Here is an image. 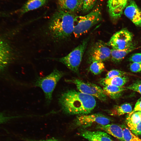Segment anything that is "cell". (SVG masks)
I'll use <instances>...</instances> for the list:
<instances>
[{
	"label": "cell",
	"instance_id": "obj_34",
	"mask_svg": "<svg viewBox=\"0 0 141 141\" xmlns=\"http://www.w3.org/2000/svg\"><path fill=\"white\" fill-rule=\"evenodd\" d=\"M139 111L140 114V118L141 119V111Z\"/></svg>",
	"mask_w": 141,
	"mask_h": 141
},
{
	"label": "cell",
	"instance_id": "obj_4",
	"mask_svg": "<svg viewBox=\"0 0 141 141\" xmlns=\"http://www.w3.org/2000/svg\"><path fill=\"white\" fill-rule=\"evenodd\" d=\"M89 39V37L84 39L78 46L66 56L60 58L51 59L62 63L75 73L78 72Z\"/></svg>",
	"mask_w": 141,
	"mask_h": 141
},
{
	"label": "cell",
	"instance_id": "obj_7",
	"mask_svg": "<svg viewBox=\"0 0 141 141\" xmlns=\"http://www.w3.org/2000/svg\"><path fill=\"white\" fill-rule=\"evenodd\" d=\"M112 120L109 117L100 113L79 115L74 121L77 126L85 129L95 124L100 125L109 124Z\"/></svg>",
	"mask_w": 141,
	"mask_h": 141
},
{
	"label": "cell",
	"instance_id": "obj_3",
	"mask_svg": "<svg viewBox=\"0 0 141 141\" xmlns=\"http://www.w3.org/2000/svg\"><path fill=\"white\" fill-rule=\"evenodd\" d=\"M102 19L101 10L98 7L94 8L88 14L84 16H76L73 32L74 36L78 38L86 33Z\"/></svg>",
	"mask_w": 141,
	"mask_h": 141
},
{
	"label": "cell",
	"instance_id": "obj_35",
	"mask_svg": "<svg viewBox=\"0 0 141 141\" xmlns=\"http://www.w3.org/2000/svg\"><path fill=\"white\" fill-rule=\"evenodd\" d=\"M141 48V46H140L139 47H138V48Z\"/></svg>",
	"mask_w": 141,
	"mask_h": 141
},
{
	"label": "cell",
	"instance_id": "obj_30",
	"mask_svg": "<svg viewBox=\"0 0 141 141\" xmlns=\"http://www.w3.org/2000/svg\"><path fill=\"white\" fill-rule=\"evenodd\" d=\"M129 60L133 62H141V53L133 54L129 58Z\"/></svg>",
	"mask_w": 141,
	"mask_h": 141
},
{
	"label": "cell",
	"instance_id": "obj_24",
	"mask_svg": "<svg viewBox=\"0 0 141 141\" xmlns=\"http://www.w3.org/2000/svg\"><path fill=\"white\" fill-rule=\"evenodd\" d=\"M128 74L127 72L121 70L112 69L107 72L105 75V78L110 79L117 77L125 76Z\"/></svg>",
	"mask_w": 141,
	"mask_h": 141
},
{
	"label": "cell",
	"instance_id": "obj_26",
	"mask_svg": "<svg viewBox=\"0 0 141 141\" xmlns=\"http://www.w3.org/2000/svg\"><path fill=\"white\" fill-rule=\"evenodd\" d=\"M126 88L141 94V81H137L127 86Z\"/></svg>",
	"mask_w": 141,
	"mask_h": 141
},
{
	"label": "cell",
	"instance_id": "obj_1",
	"mask_svg": "<svg viewBox=\"0 0 141 141\" xmlns=\"http://www.w3.org/2000/svg\"><path fill=\"white\" fill-rule=\"evenodd\" d=\"M58 102L63 112L69 115L89 114L96 105L93 96L74 90H68L62 93Z\"/></svg>",
	"mask_w": 141,
	"mask_h": 141
},
{
	"label": "cell",
	"instance_id": "obj_21",
	"mask_svg": "<svg viewBox=\"0 0 141 141\" xmlns=\"http://www.w3.org/2000/svg\"><path fill=\"white\" fill-rule=\"evenodd\" d=\"M89 69L95 75L101 73L105 69V65L103 62L95 61L91 62Z\"/></svg>",
	"mask_w": 141,
	"mask_h": 141
},
{
	"label": "cell",
	"instance_id": "obj_2",
	"mask_svg": "<svg viewBox=\"0 0 141 141\" xmlns=\"http://www.w3.org/2000/svg\"><path fill=\"white\" fill-rule=\"evenodd\" d=\"M75 16L73 13L59 9L55 12L47 27L48 33L54 41H62L73 33Z\"/></svg>",
	"mask_w": 141,
	"mask_h": 141
},
{
	"label": "cell",
	"instance_id": "obj_16",
	"mask_svg": "<svg viewBox=\"0 0 141 141\" xmlns=\"http://www.w3.org/2000/svg\"><path fill=\"white\" fill-rule=\"evenodd\" d=\"M48 0H28L17 11L22 15L30 11L36 9L46 4Z\"/></svg>",
	"mask_w": 141,
	"mask_h": 141
},
{
	"label": "cell",
	"instance_id": "obj_19",
	"mask_svg": "<svg viewBox=\"0 0 141 141\" xmlns=\"http://www.w3.org/2000/svg\"><path fill=\"white\" fill-rule=\"evenodd\" d=\"M128 78L126 76L117 77L110 79H102L100 83L104 86L111 85L118 87H123L128 81Z\"/></svg>",
	"mask_w": 141,
	"mask_h": 141
},
{
	"label": "cell",
	"instance_id": "obj_25",
	"mask_svg": "<svg viewBox=\"0 0 141 141\" xmlns=\"http://www.w3.org/2000/svg\"><path fill=\"white\" fill-rule=\"evenodd\" d=\"M97 0H83L82 10L85 13L93 9Z\"/></svg>",
	"mask_w": 141,
	"mask_h": 141
},
{
	"label": "cell",
	"instance_id": "obj_11",
	"mask_svg": "<svg viewBox=\"0 0 141 141\" xmlns=\"http://www.w3.org/2000/svg\"><path fill=\"white\" fill-rule=\"evenodd\" d=\"M128 1V0H108L107 7L111 17L114 19L120 17L127 6Z\"/></svg>",
	"mask_w": 141,
	"mask_h": 141
},
{
	"label": "cell",
	"instance_id": "obj_13",
	"mask_svg": "<svg viewBox=\"0 0 141 141\" xmlns=\"http://www.w3.org/2000/svg\"><path fill=\"white\" fill-rule=\"evenodd\" d=\"M58 9L73 13L82 9L83 0H56Z\"/></svg>",
	"mask_w": 141,
	"mask_h": 141
},
{
	"label": "cell",
	"instance_id": "obj_36",
	"mask_svg": "<svg viewBox=\"0 0 141 141\" xmlns=\"http://www.w3.org/2000/svg\"></svg>",
	"mask_w": 141,
	"mask_h": 141
},
{
	"label": "cell",
	"instance_id": "obj_14",
	"mask_svg": "<svg viewBox=\"0 0 141 141\" xmlns=\"http://www.w3.org/2000/svg\"><path fill=\"white\" fill-rule=\"evenodd\" d=\"M81 136L89 141H113L108 134L103 131H83Z\"/></svg>",
	"mask_w": 141,
	"mask_h": 141
},
{
	"label": "cell",
	"instance_id": "obj_33",
	"mask_svg": "<svg viewBox=\"0 0 141 141\" xmlns=\"http://www.w3.org/2000/svg\"><path fill=\"white\" fill-rule=\"evenodd\" d=\"M4 14L3 13H2L1 12H0V16H3Z\"/></svg>",
	"mask_w": 141,
	"mask_h": 141
},
{
	"label": "cell",
	"instance_id": "obj_27",
	"mask_svg": "<svg viewBox=\"0 0 141 141\" xmlns=\"http://www.w3.org/2000/svg\"><path fill=\"white\" fill-rule=\"evenodd\" d=\"M129 129L133 133L139 135L141 134V121L138 124L128 125Z\"/></svg>",
	"mask_w": 141,
	"mask_h": 141
},
{
	"label": "cell",
	"instance_id": "obj_37",
	"mask_svg": "<svg viewBox=\"0 0 141 141\" xmlns=\"http://www.w3.org/2000/svg\"></svg>",
	"mask_w": 141,
	"mask_h": 141
},
{
	"label": "cell",
	"instance_id": "obj_18",
	"mask_svg": "<svg viewBox=\"0 0 141 141\" xmlns=\"http://www.w3.org/2000/svg\"><path fill=\"white\" fill-rule=\"evenodd\" d=\"M105 94L113 99H116L120 97L126 89L123 87H118L115 86L107 85L104 86L103 89Z\"/></svg>",
	"mask_w": 141,
	"mask_h": 141
},
{
	"label": "cell",
	"instance_id": "obj_28",
	"mask_svg": "<svg viewBox=\"0 0 141 141\" xmlns=\"http://www.w3.org/2000/svg\"><path fill=\"white\" fill-rule=\"evenodd\" d=\"M131 71L134 72L141 71V62H133L130 66Z\"/></svg>",
	"mask_w": 141,
	"mask_h": 141
},
{
	"label": "cell",
	"instance_id": "obj_29",
	"mask_svg": "<svg viewBox=\"0 0 141 141\" xmlns=\"http://www.w3.org/2000/svg\"><path fill=\"white\" fill-rule=\"evenodd\" d=\"M15 118V116H7L3 113L0 112V124L7 122L10 120Z\"/></svg>",
	"mask_w": 141,
	"mask_h": 141
},
{
	"label": "cell",
	"instance_id": "obj_31",
	"mask_svg": "<svg viewBox=\"0 0 141 141\" xmlns=\"http://www.w3.org/2000/svg\"><path fill=\"white\" fill-rule=\"evenodd\" d=\"M139 111H141V97L137 101L134 109L132 112Z\"/></svg>",
	"mask_w": 141,
	"mask_h": 141
},
{
	"label": "cell",
	"instance_id": "obj_17",
	"mask_svg": "<svg viewBox=\"0 0 141 141\" xmlns=\"http://www.w3.org/2000/svg\"><path fill=\"white\" fill-rule=\"evenodd\" d=\"M136 49L135 45L133 43L128 48L124 49L118 50L112 48L111 50V60L115 63L120 62L128 53Z\"/></svg>",
	"mask_w": 141,
	"mask_h": 141
},
{
	"label": "cell",
	"instance_id": "obj_23",
	"mask_svg": "<svg viewBox=\"0 0 141 141\" xmlns=\"http://www.w3.org/2000/svg\"><path fill=\"white\" fill-rule=\"evenodd\" d=\"M122 128L124 141H141V139L132 132L129 128L125 126Z\"/></svg>",
	"mask_w": 141,
	"mask_h": 141
},
{
	"label": "cell",
	"instance_id": "obj_12",
	"mask_svg": "<svg viewBox=\"0 0 141 141\" xmlns=\"http://www.w3.org/2000/svg\"><path fill=\"white\" fill-rule=\"evenodd\" d=\"M124 13L135 25L141 27V10L134 1H130Z\"/></svg>",
	"mask_w": 141,
	"mask_h": 141
},
{
	"label": "cell",
	"instance_id": "obj_20",
	"mask_svg": "<svg viewBox=\"0 0 141 141\" xmlns=\"http://www.w3.org/2000/svg\"><path fill=\"white\" fill-rule=\"evenodd\" d=\"M132 111L131 105L127 103L115 107L111 110L110 113L112 115L120 116L126 113H130Z\"/></svg>",
	"mask_w": 141,
	"mask_h": 141
},
{
	"label": "cell",
	"instance_id": "obj_22",
	"mask_svg": "<svg viewBox=\"0 0 141 141\" xmlns=\"http://www.w3.org/2000/svg\"><path fill=\"white\" fill-rule=\"evenodd\" d=\"M126 120L127 126L139 124L141 121L139 111L131 112L127 117Z\"/></svg>",
	"mask_w": 141,
	"mask_h": 141
},
{
	"label": "cell",
	"instance_id": "obj_8",
	"mask_svg": "<svg viewBox=\"0 0 141 141\" xmlns=\"http://www.w3.org/2000/svg\"><path fill=\"white\" fill-rule=\"evenodd\" d=\"M133 35L126 29H123L115 33L107 43L113 49L123 50L127 48L132 43Z\"/></svg>",
	"mask_w": 141,
	"mask_h": 141
},
{
	"label": "cell",
	"instance_id": "obj_15",
	"mask_svg": "<svg viewBox=\"0 0 141 141\" xmlns=\"http://www.w3.org/2000/svg\"><path fill=\"white\" fill-rule=\"evenodd\" d=\"M97 128L121 141H124L122 128L118 125L114 124L104 125H98Z\"/></svg>",
	"mask_w": 141,
	"mask_h": 141
},
{
	"label": "cell",
	"instance_id": "obj_6",
	"mask_svg": "<svg viewBox=\"0 0 141 141\" xmlns=\"http://www.w3.org/2000/svg\"><path fill=\"white\" fill-rule=\"evenodd\" d=\"M66 81L75 84L79 91L82 93L95 97L102 101H105L107 99L103 89L96 84L77 79L66 80Z\"/></svg>",
	"mask_w": 141,
	"mask_h": 141
},
{
	"label": "cell",
	"instance_id": "obj_10",
	"mask_svg": "<svg viewBox=\"0 0 141 141\" xmlns=\"http://www.w3.org/2000/svg\"><path fill=\"white\" fill-rule=\"evenodd\" d=\"M13 56V51L9 43L0 37V73L9 64Z\"/></svg>",
	"mask_w": 141,
	"mask_h": 141
},
{
	"label": "cell",
	"instance_id": "obj_9",
	"mask_svg": "<svg viewBox=\"0 0 141 141\" xmlns=\"http://www.w3.org/2000/svg\"><path fill=\"white\" fill-rule=\"evenodd\" d=\"M107 44L103 42L98 41L91 48L89 54V58L91 62L95 61L102 62L107 61L111 58V50Z\"/></svg>",
	"mask_w": 141,
	"mask_h": 141
},
{
	"label": "cell",
	"instance_id": "obj_32",
	"mask_svg": "<svg viewBox=\"0 0 141 141\" xmlns=\"http://www.w3.org/2000/svg\"><path fill=\"white\" fill-rule=\"evenodd\" d=\"M24 140L25 141H60L54 138H51L45 139L36 140L27 138H24Z\"/></svg>",
	"mask_w": 141,
	"mask_h": 141
},
{
	"label": "cell",
	"instance_id": "obj_5",
	"mask_svg": "<svg viewBox=\"0 0 141 141\" xmlns=\"http://www.w3.org/2000/svg\"><path fill=\"white\" fill-rule=\"evenodd\" d=\"M64 74L62 72L55 69L50 74L38 78L35 82L34 85L40 87L43 90L48 104L50 103L53 91L57 83Z\"/></svg>",
	"mask_w": 141,
	"mask_h": 141
}]
</instances>
